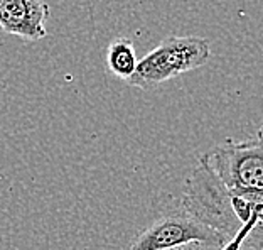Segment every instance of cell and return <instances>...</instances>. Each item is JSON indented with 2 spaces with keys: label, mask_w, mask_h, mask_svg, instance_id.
I'll return each mask as SVG.
<instances>
[{
  "label": "cell",
  "mask_w": 263,
  "mask_h": 250,
  "mask_svg": "<svg viewBox=\"0 0 263 250\" xmlns=\"http://www.w3.org/2000/svg\"><path fill=\"white\" fill-rule=\"evenodd\" d=\"M209 58L211 46L208 39L199 35H167L139 59L128 83L142 90H151L179 75L204 66Z\"/></svg>",
  "instance_id": "cell-1"
},
{
  "label": "cell",
  "mask_w": 263,
  "mask_h": 250,
  "mask_svg": "<svg viewBox=\"0 0 263 250\" xmlns=\"http://www.w3.org/2000/svg\"><path fill=\"white\" fill-rule=\"evenodd\" d=\"M182 211L216 231L226 243L241 228L231 210L230 189L202 160H197L184 181Z\"/></svg>",
  "instance_id": "cell-2"
},
{
  "label": "cell",
  "mask_w": 263,
  "mask_h": 250,
  "mask_svg": "<svg viewBox=\"0 0 263 250\" xmlns=\"http://www.w3.org/2000/svg\"><path fill=\"white\" fill-rule=\"evenodd\" d=\"M226 188L263 193V125L247 140L224 139L199 157Z\"/></svg>",
  "instance_id": "cell-3"
},
{
  "label": "cell",
  "mask_w": 263,
  "mask_h": 250,
  "mask_svg": "<svg viewBox=\"0 0 263 250\" xmlns=\"http://www.w3.org/2000/svg\"><path fill=\"white\" fill-rule=\"evenodd\" d=\"M186 243H202L214 250H221L226 245V240L186 211H179L152 222L135 237L128 250H169Z\"/></svg>",
  "instance_id": "cell-4"
},
{
  "label": "cell",
  "mask_w": 263,
  "mask_h": 250,
  "mask_svg": "<svg viewBox=\"0 0 263 250\" xmlns=\"http://www.w3.org/2000/svg\"><path fill=\"white\" fill-rule=\"evenodd\" d=\"M51 9L44 0H0V31L24 41H41L47 35Z\"/></svg>",
  "instance_id": "cell-5"
},
{
  "label": "cell",
  "mask_w": 263,
  "mask_h": 250,
  "mask_svg": "<svg viewBox=\"0 0 263 250\" xmlns=\"http://www.w3.org/2000/svg\"><path fill=\"white\" fill-rule=\"evenodd\" d=\"M106 69L117 78L128 81L134 76L139 58H137L135 46L128 38H117L106 47Z\"/></svg>",
  "instance_id": "cell-6"
},
{
  "label": "cell",
  "mask_w": 263,
  "mask_h": 250,
  "mask_svg": "<svg viewBox=\"0 0 263 250\" xmlns=\"http://www.w3.org/2000/svg\"><path fill=\"white\" fill-rule=\"evenodd\" d=\"M263 250V201L247 227H243L233 240H230L221 250Z\"/></svg>",
  "instance_id": "cell-7"
},
{
  "label": "cell",
  "mask_w": 263,
  "mask_h": 250,
  "mask_svg": "<svg viewBox=\"0 0 263 250\" xmlns=\"http://www.w3.org/2000/svg\"><path fill=\"white\" fill-rule=\"evenodd\" d=\"M169 250H214L208 245H202V243H186V245H181V247H174V248H169Z\"/></svg>",
  "instance_id": "cell-8"
}]
</instances>
